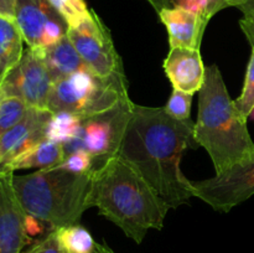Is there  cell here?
I'll return each mask as SVG.
<instances>
[{
    "instance_id": "836d02e7",
    "label": "cell",
    "mask_w": 254,
    "mask_h": 253,
    "mask_svg": "<svg viewBox=\"0 0 254 253\" xmlns=\"http://www.w3.org/2000/svg\"><path fill=\"white\" fill-rule=\"evenodd\" d=\"M148 1H150V0H148Z\"/></svg>"
},
{
    "instance_id": "d6a6232c",
    "label": "cell",
    "mask_w": 254,
    "mask_h": 253,
    "mask_svg": "<svg viewBox=\"0 0 254 253\" xmlns=\"http://www.w3.org/2000/svg\"><path fill=\"white\" fill-rule=\"evenodd\" d=\"M250 118H252L253 121H254V108L252 109V112H251V114H250Z\"/></svg>"
},
{
    "instance_id": "ba28073f",
    "label": "cell",
    "mask_w": 254,
    "mask_h": 253,
    "mask_svg": "<svg viewBox=\"0 0 254 253\" xmlns=\"http://www.w3.org/2000/svg\"><path fill=\"white\" fill-rule=\"evenodd\" d=\"M193 197L216 211L228 212L254 195V153L205 180H190Z\"/></svg>"
},
{
    "instance_id": "7a4b0ae2",
    "label": "cell",
    "mask_w": 254,
    "mask_h": 253,
    "mask_svg": "<svg viewBox=\"0 0 254 253\" xmlns=\"http://www.w3.org/2000/svg\"><path fill=\"white\" fill-rule=\"evenodd\" d=\"M91 206L135 243L150 230H161L170 205L138 170L119 155L97 166L92 175Z\"/></svg>"
},
{
    "instance_id": "484cf974",
    "label": "cell",
    "mask_w": 254,
    "mask_h": 253,
    "mask_svg": "<svg viewBox=\"0 0 254 253\" xmlns=\"http://www.w3.org/2000/svg\"><path fill=\"white\" fill-rule=\"evenodd\" d=\"M202 6V19L207 25L210 20L221 10L232 6L233 0H200Z\"/></svg>"
},
{
    "instance_id": "4dcf8cb0",
    "label": "cell",
    "mask_w": 254,
    "mask_h": 253,
    "mask_svg": "<svg viewBox=\"0 0 254 253\" xmlns=\"http://www.w3.org/2000/svg\"><path fill=\"white\" fill-rule=\"evenodd\" d=\"M96 253H114L111 247L106 245V243H97L96 245Z\"/></svg>"
},
{
    "instance_id": "277c9868",
    "label": "cell",
    "mask_w": 254,
    "mask_h": 253,
    "mask_svg": "<svg viewBox=\"0 0 254 253\" xmlns=\"http://www.w3.org/2000/svg\"><path fill=\"white\" fill-rule=\"evenodd\" d=\"M92 175L60 168L40 169L12 176L17 198L27 216L51 226V230L79 223L91 208Z\"/></svg>"
},
{
    "instance_id": "e0dca14e",
    "label": "cell",
    "mask_w": 254,
    "mask_h": 253,
    "mask_svg": "<svg viewBox=\"0 0 254 253\" xmlns=\"http://www.w3.org/2000/svg\"><path fill=\"white\" fill-rule=\"evenodd\" d=\"M64 159V144L50 139H44L12 160L1 174L15 173L16 170H22V169L37 168L40 170V169L55 168L61 164Z\"/></svg>"
},
{
    "instance_id": "f1b7e54d",
    "label": "cell",
    "mask_w": 254,
    "mask_h": 253,
    "mask_svg": "<svg viewBox=\"0 0 254 253\" xmlns=\"http://www.w3.org/2000/svg\"><path fill=\"white\" fill-rule=\"evenodd\" d=\"M17 0H0V15L14 17Z\"/></svg>"
},
{
    "instance_id": "7402d4cb",
    "label": "cell",
    "mask_w": 254,
    "mask_h": 253,
    "mask_svg": "<svg viewBox=\"0 0 254 253\" xmlns=\"http://www.w3.org/2000/svg\"><path fill=\"white\" fill-rule=\"evenodd\" d=\"M235 104L246 119L250 118L251 112L254 108V47H252V54L248 62L242 93L235 99Z\"/></svg>"
},
{
    "instance_id": "9c48e42d",
    "label": "cell",
    "mask_w": 254,
    "mask_h": 253,
    "mask_svg": "<svg viewBox=\"0 0 254 253\" xmlns=\"http://www.w3.org/2000/svg\"><path fill=\"white\" fill-rule=\"evenodd\" d=\"M52 86L54 81L41 50L27 49L16 67L4 79L1 88L5 96L20 99L29 108L47 109Z\"/></svg>"
},
{
    "instance_id": "5b68a950",
    "label": "cell",
    "mask_w": 254,
    "mask_h": 253,
    "mask_svg": "<svg viewBox=\"0 0 254 253\" xmlns=\"http://www.w3.org/2000/svg\"><path fill=\"white\" fill-rule=\"evenodd\" d=\"M128 83L106 79L89 69L55 82L47 109L52 114L68 113L82 119L106 113L129 99Z\"/></svg>"
},
{
    "instance_id": "1f68e13d",
    "label": "cell",
    "mask_w": 254,
    "mask_h": 253,
    "mask_svg": "<svg viewBox=\"0 0 254 253\" xmlns=\"http://www.w3.org/2000/svg\"><path fill=\"white\" fill-rule=\"evenodd\" d=\"M5 93H4V91H2V88H1V86H0V106H1V103H2V101H4V98H5Z\"/></svg>"
},
{
    "instance_id": "ac0fdd59",
    "label": "cell",
    "mask_w": 254,
    "mask_h": 253,
    "mask_svg": "<svg viewBox=\"0 0 254 253\" xmlns=\"http://www.w3.org/2000/svg\"><path fill=\"white\" fill-rule=\"evenodd\" d=\"M56 236L66 253H96V245L88 230L79 223L56 228Z\"/></svg>"
},
{
    "instance_id": "44dd1931",
    "label": "cell",
    "mask_w": 254,
    "mask_h": 253,
    "mask_svg": "<svg viewBox=\"0 0 254 253\" xmlns=\"http://www.w3.org/2000/svg\"><path fill=\"white\" fill-rule=\"evenodd\" d=\"M29 107L14 97H5L0 106V138L22 119Z\"/></svg>"
},
{
    "instance_id": "f546056e",
    "label": "cell",
    "mask_w": 254,
    "mask_h": 253,
    "mask_svg": "<svg viewBox=\"0 0 254 253\" xmlns=\"http://www.w3.org/2000/svg\"><path fill=\"white\" fill-rule=\"evenodd\" d=\"M178 1L179 0H150L149 2L155 7L156 11H159V10L164 9V7L175 6L178 4Z\"/></svg>"
},
{
    "instance_id": "9a60e30c",
    "label": "cell",
    "mask_w": 254,
    "mask_h": 253,
    "mask_svg": "<svg viewBox=\"0 0 254 253\" xmlns=\"http://www.w3.org/2000/svg\"><path fill=\"white\" fill-rule=\"evenodd\" d=\"M41 54L54 83L77 72L88 69L67 35L60 41L42 49Z\"/></svg>"
},
{
    "instance_id": "8992f818",
    "label": "cell",
    "mask_w": 254,
    "mask_h": 253,
    "mask_svg": "<svg viewBox=\"0 0 254 253\" xmlns=\"http://www.w3.org/2000/svg\"><path fill=\"white\" fill-rule=\"evenodd\" d=\"M67 37L92 73L102 78L128 83L123 62L117 52L111 32L93 10L81 24L68 27Z\"/></svg>"
},
{
    "instance_id": "2e32d148",
    "label": "cell",
    "mask_w": 254,
    "mask_h": 253,
    "mask_svg": "<svg viewBox=\"0 0 254 253\" xmlns=\"http://www.w3.org/2000/svg\"><path fill=\"white\" fill-rule=\"evenodd\" d=\"M24 36L14 17L0 15V86L24 55Z\"/></svg>"
},
{
    "instance_id": "4316f807",
    "label": "cell",
    "mask_w": 254,
    "mask_h": 253,
    "mask_svg": "<svg viewBox=\"0 0 254 253\" xmlns=\"http://www.w3.org/2000/svg\"><path fill=\"white\" fill-rule=\"evenodd\" d=\"M240 26L243 34H245V36L247 37L251 46L254 47V14L243 16L240 20Z\"/></svg>"
},
{
    "instance_id": "6da1fadb",
    "label": "cell",
    "mask_w": 254,
    "mask_h": 253,
    "mask_svg": "<svg viewBox=\"0 0 254 253\" xmlns=\"http://www.w3.org/2000/svg\"><path fill=\"white\" fill-rule=\"evenodd\" d=\"M196 148L191 119L179 121L164 107L134 103L117 155L138 170L171 208H178L193 197L180 164L184 153Z\"/></svg>"
},
{
    "instance_id": "52a82bcc",
    "label": "cell",
    "mask_w": 254,
    "mask_h": 253,
    "mask_svg": "<svg viewBox=\"0 0 254 253\" xmlns=\"http://www.w3.org/2000/svg\"><path fill=\"white\" fill-rule=\"evenodd\" d=\"M133 104L130 98L126 99L106 113L82 119L76 138L64 144V156L84 150L93 158L97 168L98 163L101 165L104 160L117 155Z\"/></svg>"
},
{
    "instance_id": "d6986e66",
    "label": "cell",
    "mask_w": 254,
    "mask_h": 253,
    "mask_svg": "<svg viewBox=\"0 0 254 253\" xmlns=\"http://www.w3.org/2000/svg\"><path fill=\"white\" fill-rule=\"evenodd\" d=\"M79 126H81V119L72 114H52V118L46 130V139L64 144L76 138Z\"/></svg>"
},
{
    "instance_id": "83f0119b",
    "label": "cell",
    "mask_w": 254,
    "mask_h": 253,
    "mask_svg": "<svg viewBox=\"0 0 254 253\" xmlns=\"http://www.w3.org/2000/svg\"><path fill=\"white\" fill-rule=\"evenodd\" d=\"M232 6L240 9L243 16L254 14V0H233Z\"/></svg>"
},
{
    "instance_id": "ffe728a7",
    "label": "cell",
    "mask_w": 254,
    "mask_h": 253,
    "mask_svg": "<svg viewBox=\"0 0 254 253\" xmlns=\"http://www.w3.org/2000/svg\"><path fill=\"white\" fill-rule=\"evenodd\" d=\"M66 21L67 26L74 27L92 14L84 0H49Z\"/></svg>"
},
{
    "instance_id": "8fae6325",
    "label": "cell",
    "mask_w": 254,
    "mask_h": 253,
    "mask_svg": "<svg viewBox=\"0 0 254 253\" xmlns=\"http://www.w3.org/2000/svg\"><path fill=\"white\" fill-rule=\"evenodd\" d=\"M14 173L0 174V253H22L29 242L27 213L12 185Z\"/></svg>"
},
{
    "instance_id": "cb8c5ba5",
    "label": "cell",
    "mask_w": 254,
    "mask_h": 253,
    "mask_svg": "<svg viewBox=\"0 0 254 253\" xmlns=\"http://www.w3.org/2000/svg\"><path fill=\"white\" fill-rule=\"evenodd\" d=\"M55 168L73 171V173H89L94 170L96 165L93 158L87 151L77 150L64 156V161Z\"/></svg>"
},
{
    "instance_id": "7c38bea8",
    "label": "cell",
    "mask_w": 254,
    "mask_h": 253,
    "mask_svg": "<svg viewBox=\"0 0 254 253\" xmlns=\"http://www.w3.org/2000/svg\"><path fill=\"white\" fill-rule=\"evenodd\" d=\"M52 113L47 109L29 108L20 122L0 138V174L12 160L46 139Z\"/></svg>"
},
{
    "instance_id": "3957f363",
    "label": "cell",
    "mask_w": 254,
    "mask_h": 253,
    "mask_svg": "<svg viewBox=\"0 0 254 253\" xmlns=\"http://www.w3.org/2000/svg\"><path fill=\"white\" fill-rule=\"evenodd\" d=\"M247 121L231 98L217 64L206 67L205 82L198 91L195 139L208 153L216 174L254 153Z\"/></svg>"
},
{
    "instance_id": "5bb4252c",
    "label": "cell",
    "mask_w": 254,
    "mask_h": 253,
    "mask_svg": "<svg viewBox=\"0 0 254 253\" xmlns=\"http://www.w3.org/2000/svg\"><path fill=\"white\" fill-rule=\"evenodd\" d=\"M158 14L168 30L170 49L188 47L200 50L202 35L207 26L200 14L183 6L164 7Z\"/></svg>"
},
{
    "instance_id": "d4e9b609",
    "label": "cell",
    "mask_w": 254,
    "mask_h": 253,
    "mask_svg": "<svg viewBox=\"0 0 254 253\" xmlns=\"http://www.w3.org/2000/svg\"><path fill=\"white\" fill-rule=\"evenodd\" d=\"M22 253H66L62 250L59 240H57L56 231L51 230L45 237L40 238L34 243L29 250Z\"/></svg>"
},
{
    "instance_id": "30bf717a",
    "label": "cell",
    "mask_w": 254,
    "mask_h": 253,
    "mask_svg": "<svg viewBox=\"0 0 254 253\" xmlns=\"http://www.w3.org/2000/svg\"><path fill=\"white\" fill-rule=\"evenodd\" d=\"M14 19L29 49H45L64 39L68 30L49 0H17Z\"/></svg>"
},
{
    "instance_id": "4fadbf2b",
    "label": "cell",
    "mask_w": 254,
    "mask_h": 253,
    "mask_svg": "<svg viewBox=\"0 0 254 253\" xmlns=\"http://www.w3.org/2000/svg\"><path fill=\"white\" fill-rule=\"evenodd\" d=\"M164 71L174 89L195 94L205 82L206 67L200 50L171 47L164 60Z\"/></svg>"
},
{
    "instance_id": "603a6c76",
    "label": "cell",
    "mask_w": 254,
    "mask_h": 253,
    "mask_svg": "<svg viewBox=\"0 0 254 253\" xmlns=\"http://www.w3.org/2000/svg\"><path fill=\"white\" fill-rule=\"evenodd\" d=\"M193 94L186 93V92L173 89L170 98L164 108L166 109L170 116L179 121H185L190 119L191 114V104H192Z\"/></svg>"
}]
</instances>
